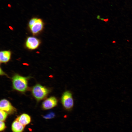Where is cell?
<instances>
[{
    "label": "cell",
    "instance_id": "obj_1",
    "mask_svg": "<svg viewBox=\"0 0 132 132\" xmlns=\"http://www.w3.org/2000/svg\"><path fill=\"white\" fill-rule=\"evenodd\" d=\"M28 77L18 74L14 75L12 78L13 88L21 92H24L28 88Z\"/></svg>",
    "mask_w": 132,
    "mask_h": 132
},
{
    "label": "cell",
    "instance_id": "obj_2",
    "mask_svg": "<svg viewBox=\"0 0 132 132\" xmlns=\"http://www.w3.org/2000/svg\"><path fill=\"white\" fill-rule=\"evenodd\" d=\"M50 92L47 88L40 84H37L32 88V92L33 96L38 101L45 98Z\"/></svg>",
    "mask_w": 132,
    "mask_h": 132
},
{
    "label": "cell",
    "instance_id": "obj_3",
    "mask_svg": "<svg viewBox=\"0 0 132 132\" xmlns=\"http://www.w3.org/2000/svg\"><path fill=\"white\" fill-rule=\"evenodd\" d=\"M63 106L65 110L69 111L73 108L74 102L71 93L69 91H66L63 94L61 98Z\"/></svg>",
    "mask_w": 132,
    "mask_h": 132
},
{
    "label": "cell",
    "instance_id": "obj_4",
    "mask_svg": "<svg viewBox=\"0 0 132 132\" xmlns=\"http://www.w3.org/2000/svg\"><path fill=\"white\" fill-rule=\"evenodd\" d=\"M0 110L5 111L8 114H13L16 111V109L8 100L5 99H2L0 102Z\"/></svg>",
    "mask_w": 132,
    "mask_h": 132
},
{
    "label": "cell",
    "instance_id": "obj_5",
    "mask_svg": "<svg viewBox=\"0 0 132 132\" xmlns=\"http://www.w3.org/2000/svg\"><path fill=\"white\" fill-rule=\"evenodd\" d=\"M58 100L54 97H51L45 99L42 104V108L44 110L51 109L57 105Z\"/></svg>",
    "mask_w": 132,
    "mask_h": 132
},
{
    "label": "cell",
    "instance_id": "obj_6",
    "mask_svg": "<svg viewBox=\"0 0 132 132\" xmlns=\"http://www.w3.org/2000/svg\"><path fill=\"white\" fill-rule=\"evenodd\" d=\"M44 23L41 19L37 18L35 22L29 27L32 33L34 35L36 34L43 30Z\"/></svg>",
    "mask_w": 132,
    "mask_h": 132
},
{
    "label": "cell",
    "instance_id": "obj_7",
    "mask_svg": "<svg viewBox=\"0 0 132 132\" xmlns=\"http://www.w3.org/2000/svg\"><path fill=\"white\" fill-rule=\"evenodd\" d=\"M40 43V41L38 38L30 36L27 38L25 45L28 49L33 50L37 48Z\"/></svg>",
    "mask_w": 132,
    "mask_h": 132
},
{
    "label": "cell",
    "instance_id": "obj_8",
    "mask_svg": "<svg viewBox=\"0 0 132 132\" xmlns=\"http://www.w3.org/2000/svg\"><path fill=\"white\" fill-rule=\"evenodd\" d=\"M16 120L25 126L29 124L31 121L30 116L26 113L21 114L18 117Z\"/></svg>",
    "mask_w": 132,
    "mask_h": 132
},
{
    "label": "cell",
    "instance_id": "obj_9",
    "mask_svg": "<svg viewBox=\"0 0 132 132\" xmlns=\"http://www.w3.org/2000/svg\"><path fill=\"white\" fill-rule=\"evenodd\" d=\"M24 127L25 126L16 120L12 124L11 129L13 132H22Z\"/></svg>",
    "mask_w": 132,
    "mask_h": 132
},
{
    "label": "cell",
    "instance_id": "obj_10",
    "mask_svg": "<svg viewBox=\"0 0 132 132\" xmlns=\"http://www.w3.org/2000/svg\"><path fill=\"white\" fill-rule=\"evenodd\" d=\"M11 52L9 51H3L0 52V62L5 63L8 62L10 59Z\"/></svg>",
    "mask_w": 132,
    "mask_h": 132
},
{
    "label": "cell",
    "instance_id": "obj_11",
    "mask_svg": "<svg viewBox=\"0 0 132 132\" xmlns=\"http://www.w3.org/2000/svg\"><path fill=\"white\" fill-rule=\"evenodd\" d=\"M8 113L4 111L0 110V121H4L6 119Z\"/></svg>",
    "mask_w": 132,
    "mask_h": 132
},
{
    "label": "cell",
    "instance_id": "obj_12",
    "mask_svg": "<svg viewBox=\"0 0 132 132\" xmlns=\"http://www.w3.org/2000/svg\"><path fill=\"white\" fill-rule=\"evenodd\" d=\"M55 116V113L53 112H51L44 116V117L45 119H49L53 118Z\"/></svg>",
    "mask_w": 132,
    "mask_h": 132
},
{
    "label": "cell",
    "instance_id": "obj_13",
    "mask_svg": "<svg viewBox=\"0 0 132 132\" xmlns=\"http://www.w3.org/2000/svg\"><path fill=\"white\" fill-rule=\"evenodd\" d=\"M6 127L5 123L3 121H0V131H3L6 128Z\"/></svg>",
    "mask_w": 132,
    "mask_h": 132
},
{
    "label": "cell",
    "instance_id": "obj_14",
    "mask_svg": "<svg viewBox=\"0 0 132 132\" xmlns=\"http://www.w3.org/2000/svg\"><path fill=\"white\" fill-rule=\"evenodd\" d=\"M0 75H5V74L4 73V72H3V71L0 68Z\"/></svg>",
    "mask_w": 132,
    "mask_h": 132
}]
</instances>
